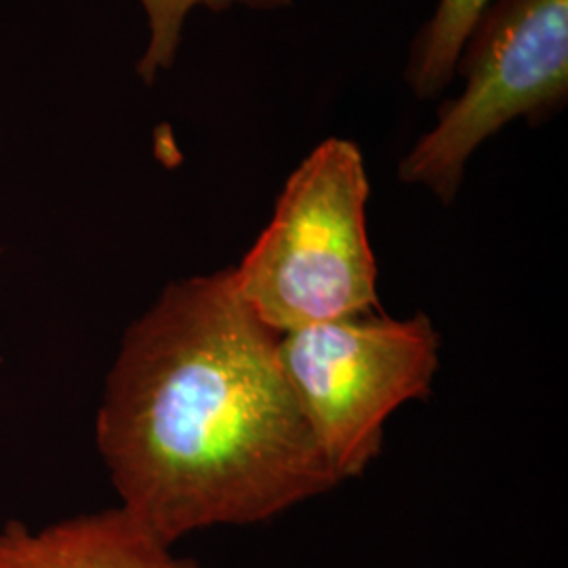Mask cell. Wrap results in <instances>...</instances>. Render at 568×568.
I'll list each match as a JSON object with an SVG mask.
<instances>
[{"label": "cell", "instance_id": "obj_1", "mask_svg": "<svg viewBox=\"0 0 568 568\" xmlns=\"http://www.w3.org/2000/svg\"><path fill=\"white\" fill-rule=\"evenodd\" d=\"M278 337L239 297L232 267L169 284L124 331L95 443L121 508L166 546L267 523L339 485Z\"/></svg>", "mask_w": 568, "mask_h": 568}, {"label": "cell", "instance_id": "obj_2", "mask_svg": "<svg viewBox=\"0 0 568 568\" xmlns=\"http://www.w3.org/2000/svg\"><path fill=\"white\" fill-rule=\"evenodd\" d=\"M368 194L365 156L342 138L318 143L291 173L270 224L232 267L239 297L270 331L379 310Z\"/></svg>", "mask_w": 568, "mask_h": 568}, {"label": "cell", "instance_id": "obj_3", "mask_svg": "<svg viewBox=\"0 0 568 568\" xmlns=\"http://www.w3.org/2000/svg\"><path fill=\"white\" fill-rule=\"evenodd\" d=\"M284 375L335 478L363 476L384 445L386 422L424 400L440 363L426 314H361L278 337Z\"/></svg>", "mask_w": 568, "mask_h": 568}, {"label": "cell", "instance_id": "obj_4", "mask_svg": "<svg viewBox=\"0 0 568 568\" xmlns=\"http://www.w3.org/2000/svg\"><path fill=\"white\" fill-rule=\"evenodd\" d=\"M464 91L400 161L408 185L443 204L462 190L469 159L514 121H546L568 100V0H493L469 32L455 77Z\"/></svg>", "mask_w": 568, "mask_h": 568}, {"label": "cell", "instance_id": "obj_5", "mask_svg": "<svg viewBox=\"0 0 568 568\" xmlns=\"http://www.w3.org/2000/svg\"><path fill=\"white\" fill-rule=\"evenodd\" d=\"M0 568H203L173 554L126 509L81 514L41 528H0Z\"/></svg>", "mask_w": 568, "mask_h": 568}, {"label": "cell", "instance_id": "obj_6", "mask_svg": "<svg viewBox=\"0 0 568 568\" xmlns=\"http://www.w3.org/2000/svg\"><path fill=\"white\" fill-rule=\"evenodd\" d=\"M493 0H438L415 37L406 63V84L419 100L438 98L455 79L469 32Z\"/></svg>", "mask_w": 568, "mask_h": 568}, {"label": "cell", "instance_id": "obj_7", "mask_svg": "<svg viewBox=\"0 0 568 568\" xmlns=\"http://www.w3.org/2000/svg\"><path fill=\"white\" fill-rule=\"evenodd\" d=\"M148 20V44L142 60L138 61V74L152 84L164 70H171L182 47L185 21L196 9L225 11L232 7L248 9H283L293 0H140Z\"/></svg>", "mask_w": 568, "mask_h": 568}, {"label": "cell", "instance_id": "obj_8", "mask_svg": "<svg viewBox=\"0 0 568 568\" xmlns=\"http://www.w3.org/2000/svg\"><path fill=\"white\" fill-rule=\"evenodd\" d=\"M0 255H2V248H0Z\"/></svg>", "mask_w": 568, "mask_h": 568}]
</instances>
